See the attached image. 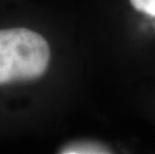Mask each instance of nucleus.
Returning <instances> with one entry per match:
<instances>
[{"instance_id": "f257e3e1", "label": "nucleus", "mask_w": 155, "mask_h": 154, "mask_svg": "<svg viewBox=\"0 0 155 154\" xmlns=\"http://www.w3.org/2000/svg\"><path fill=\"white\" fill-rule=\"evenodd\" d=\"M50 61L43 36L27 28L0 30V84L42 76Z\"/></svg>"}, {"instance_id": "f03ea898", "label": "nucleus", "mask_w": 155, "mask_h": 154, "mask_svg": "<svg viewBox=\"0 0 155 154\" xmlns=\"http://www.w3.org/2000/svg\"><path fill=\"white\" fill-rule=\"evenodd\" d=\"M66 154H106L111 153L106 145L98 141L92 140H82V141L72 142L65 145L59 151Z\"/></svg>"}, {"instance_id": "7ed1b4c3", "label": "nucleus", "mask_w": 155, "mask_h": 154, "mask_svg": "<svg viewBox=\"0 0 155 154\" xmlns=\"http://www.w3.org/2000/svg\"><path fill=\"white\" fill-rule=\"evenodd\" d=\"M129 1L136 10L155 18V0H129Z\"/></svg>"}]
</instances>
